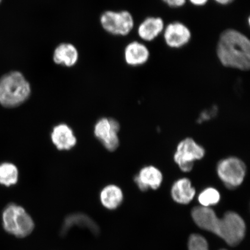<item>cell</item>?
<instances>
[{
	"instance_id": "obj_19",
	"label": "cell",
	"mask_w": 250,
	"mask_h": 250,
	"mask_svg": "<svg viewBox=\"0 0 250 250\" xmlns=\"http://www.w3.org/2000/svg\"><path fill=\"white\" fill-rule=\"evenodd\" d=\"M220 194L214 188H208L203 190L198 196V201L203 207L209 208L217 205L220 201Z\"/></svg>"
},
{
	"instance_id": "obj_8",
	"label": "cell",
	"mask_w": 250,
	"mask_h": 250,
	"mask_svg": "<svg viewBox=\"0 0 250 250\" xmlns=\"http://www.w3.org/2000/svg\"><path fill=\"white\" fill-rule=\"evenodd\" d=\"M120 125L114 119L103 118L95 125L94 133L97 139L109 151H114L120 145L118 133Z\"/></svg>"
},
{
	"instance_id": "obj_7",
	"label": "cell",
	"mask_w": 250,
	"mask_h": 250,
	"mask_svg": "<svg viewBox=\"0 0 250 250\" xmlns=\"http://www.w3.org/2000/svg\"><path fill=\"white\" fill-rule=\"evenodd\" d=\"M205 150L192 139H184L179 143L174 155L175 162L184 172L192 170L193 162L204 157Z\"/></svg>"
},
{
	"instance_id": "obj_9",
	"label": "cell",
	"mask_w": 250,
	"mask_h": 250,
	"mask_svg": "<svg viewBox=\"0 0 250 250\" xmlns=\"http://www.w3.org/2000/svg\"><path fill=\"white\" fill-rule=\"evenodd\" d=\"M162 34L166 45L171 49L183 48L188 44L192 37L189 27L180 21L166 25Z\"/></svg>"
},
{
	"instance_id": "obj_21",
	"label": "cell",
	"mask_w": 250,
	"mask_h": 250,
	"mask_svg": "<svg viewBox=\"0 0 250 250\" xmlns=\"http://www.w3.org/2000/svg\"><path fill=\"white\" fill-rule=\"evenodd\" d=\"M167 7L177 9L184 7L186 4L187 0H162Z\"/></svg>"
},
{
	"instance_id": "obj_12",
	"label": "cell",
	"mask_w": 250,
	"mask_h": 250,
	"mask_svg": "<svg viewBox=\"0 0 250 250\" xmlns=\"http://www.w3.org/2000/svg\"><path fill=\"white\" fill-rule=\"evenodd\" d=\"M162 181L163 176L161 171L152 166L143 167L134 177V182L142 191H146L149 188L158 189Z\"/></svg>"
},
{
	"instance_id": "obj_22",
	"label": "cell",
	"mask_w": 250,
	"mask_h": 250,
	"mask_svg": "<svg viewBox=\"0 0 250 250\" xmlns=\"http://www.w3.org/2000/svg\"><path fill=\"white\" fill-rule=\"evenodd\" d=\"M195 7H201L208 4L209 0H187Z\"/></svg>"
},
{
	"instance_id": "obj_24",
	"label": "cell",
	"mask_w": 250,
	"mask_h": 250,
	"mask_svg": "<svg viewBox=\"0 0 250 250\" xmlns=\"http://www.w3.org/2000/svg\"><path fill=\"white\" fill-rule=\"evenodd\" d=\"M1 1H2V0H0V3H1Z\"/></svg>"
},
{
	"instance_id": "obj_11",
	"label": "cell",
	"mask_w": 250,
	"mask_h": 250,
	"mask_svg": "<svg viewBox=\"0 0 250 250\" xmlns=\"http://www.w3.org/2000/svg\"><path fill=\"white\" fill-rule=\"evenodd\" d=\"M165 23L163 18L159 17H146L137 28V34L145 42H152L164 32Z\"/></svg>"
},
{
	"instance_id": "obj_23",
	"label": "cell",
	"mask_w": 250,
	"mask_h": 250,
	"mask_svg": "<svg viewBox=\"0 0 250 250\" xmlns=\"http://www.w3.org/2000/svg\"><path fill=\"white\" fill-rule=\"evenodd\" d=\"M214 1L218 5L227 6L232 4L235 0H214Z\"/></svg>"
},
{
	"instance_id": "obj_17",
	"label": "cell",
	"mask_w": 250,
	"mask_h": 250,
	"mask_svg": "<svg viewBox=\"0 0 250 250\" xmlns=\"http://www.w3.org/2000/svg\"><path fill=\"white\" fill-rule=\"evenodd\" d=\"M124 199L123 192L120 187L115 185L106 186L100 193L102 204L108 210H115L121 205Z\"/></svg>"
},
{
	"instance_id": "obj_20",
	"label": "cell",
	"mask_w": 250,
	"mask_h": 250,
	"mask_svg": "<svg viewBox=\"0 0 250 250\" xmlns=\"http://www.w3.org/2000/svg\"><path fill=\"white\" fill-rule=\"evenodd\" d=\"M188 248L189 250H208V244L206 240L204 237L196 234L190 236Z\"/></svg>"
},
{
	"instance_id": "obj_3",
	"label": "cell",
	"mask_w": 250,
	"mask_h": 250,
	"mask_svg": "<svg viewBox=\"0 0 250 250\" xmlns=\"http://www.w3.org/2000/svg\"><path fill=\"white\" fill-rule=\"evenodd\" d=\"M30 83L19 71H12L0 78V104L6 108L18 107L29 99Z\"/></svg>"
},
{
	"instance_id": "obj_1",
	"label": "cell",
	"mask_w": 250,
	"mask_h": 250,
	"mask_svg": "<svg viewBox=\"0 0 250 250\" xmlns=\"http://www.w3.org/2000/svg\"><path fill=\"white\" fill-rule=\"evenodd\" d=\"M192 217L199 228L216 234L230 246L238 245L245 237V221L236 212H227L220 219L210 208L198 206L193 208Z\"/></svg>"
},
{
	"instance_id": "obj_18",
	"label": "cell",
	"mask_w": 250,
	"mask_h": 250,
	"mask_svg": "<svg viewBox=\"0 0 250 250\" xmlns=\"http://www.w3.org/2000/svg\"><path fill=\"white\" fill-rule=\"evenodd\" d=\"M19 180V170L16 166L9 162L0 164V184L5 187L15 185Z\"/></svg>"
},
{
	"instance_id": "obj_4",
	"label": "cell",
	"mask_w": 250,
	"mask_h": 250,
	"mask_svg": "<svg viewBox=\"0 0 250 250\" xmlns=\"http://www.w3.org/2000/svg\"><path fill=\"white\" fill-rule=\"evenodd\" d=\"M2 226L7 233L18 238H24L33 232L35 227L30 215L21 206L11 203L2 214Z\"/></svg>"
},
{
	"instance_id": "obj_16",
	"label": "cell",
	"mask_w": 250,
	"mask_h": 250,
	"mask_svg": "<svg viewBox=\"0 0 250 250\" xmlns=\"http://www.w3.org/2000/svg\"><path fill=\"white\" fill-rule=\"evenodd\" d=\"M53 58L56 64L72 67L78 61V52L76 47L71 43H62L55 49Z\"/></svg>"
},
{
	"instance_id": "obj_13",
	"label": "cell",
	"mask_w": 250,
	"mask_h": 250,
	"mask_svg": "<svg viewBox=\"0 0 250 250\" xmlns=\"http://www.w3.org/2000/svg\"><path fill=\"white\" fill-rule=\"evenodd\" d=\"M53 144L59 150H70L77 144V138L73 130L65 124L56 125L51 133Z\"/></svg>"
},
{
	"instance_id": "obj_14",
	"label": "cell",
	"mask_w": 250,
	"mask_h": 250,
	"mask_svg": "<svg viewBox=\"0 0 250 250\" xmlns=\"http://www.w3.org/2000/svg\"><path fill=\"white\" fill-rule=\"evenodd\" d=\"M195 193L196 190L192 186L191 181L187 178L176 181L171 189L172 198L180 204H188L194 198Z\"/></svg>"
},
{
	"instance_id": "obj_10",
	"label": "cell",
	"mask_w": 250,
	"mask_h": 250,
	"mask_svg": "<svg viewBox=\"0 0 250 250\" xmlns=\"http://www.w3.org/2000/svg\"><path fill=\"white\" fill-rule=\"evenodd\" d=\"M151 54L147 46L138 41H133L125 47V61L130 66L139 67L146 64Z\"/></svg>"
},
{
	"instance_id": "obj_6",
	"label": "cell",
	"mask_w": 250,
	"mask_h": 250,
	"mask_svg": "<svg viewBox=\"0 0 250 250\" xmlns=\"http://www.w3.org/2000/svg\"><path fill=\"white\" fill-rule=\"evenodd\" d=\"M101 22L106 31L115 36H126L134 26L133 17L127 11H108L102 15Z\"/></svg>"
},
{
	"instance_id": "obj_2",
	"label": "cell",
	"mask_w": 250,
	"mask_h": 250,
	"mask_svg": "<svg viewBox=\"0 0 250 250\" xmlns=\"http://www.w3.org/2000/svg\"><path fill=\"white\" fill-rule=\"evenodd\" d=\"M219 62L224 67L246 71L250 67V41L239 30L227 29L220 34L216 46Z\"/></svg>"
},
{
	"instance_id": "obj_15",
	"label": "cell",
	"mask_w": 250,
	"mask_h": 250,
	"mask_svg": "<svg viewBox=\"0 0 250 250\" xmlns=\"http://www.w3.org/2000/svg\"><path fill=\"white\" fill-rule=\"evenodd\" d=\"M75 226L86 228L90 232L95 234H98L100 232L98 224L92 218L86 214L77 213L70 214L65 218L62 226L61 234L62 235H65L70 229V228Z\"/></svg>"
},
{
	"instance_id": "obj_5",
	"label": "cell",
	"mask_w": 250,
	"mask_h": 250,
	"mask_svg": "<svg viewBox=\"0 0 250 250\" xmlns=\"http://www.w3.org/2000/svg\"><path fill=\"white\" fill-rule=\"evenodd\" d=\"M217 171L225 186L228 188L234 189L241 185L245 180L246 167L240 159L229 157L218 162Z\"/></svg>"
}]
</instances>
